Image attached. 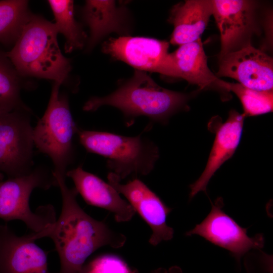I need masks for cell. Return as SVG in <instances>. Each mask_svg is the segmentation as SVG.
<instances>
[{
    "instance_id": "6da1fadb",
    "label": "cell",
    "mask_w": 273,
    "mask_h": 273,
    "mask_svg": "<svg viewBox=\"0 0 273 273\" xmlns=\"http://www.w3.org/2000/svg\"><path fill=\"white\" fill-rule=\"evenodd\" d=\"M59 187L62 200L60 215L47 230L46 237L53 241L59 256V273H82L87 258L105 246L122 247L126 237L116 232L104 222L87 214L76 200L78 194L69 188L66 175L53 173Z\"/></svg>"
},
{
    "instance_id": "7a4b0ae2",
    "label": "cell",
    "mask_w": 273,
    "mask_h": 273,
    "mask_svg": "<svg viewBox=\"0 0 273 273\" xmlns=\"http://www.w3.org/2000/svg\"><path fill=\"white\" fill-rule=\"evenodd\" d=\"M189 95L159 86L146 72L135 70L132 77L111 94L93 97L84 105L85 111H95L103 106L119 109L127 126L132 125L139 116L163 124L170 117L187 108Z\"/></svg>"
},
{
    "instance_id": "3957f363",
    "label": "cell",
    "mask_w": 273,
    "mask_h": 273,
    "mask_svg": "<svg viewBox=\"0 0 273 273\" xmlns=\"http://www.w3.org/2000/svg\"><path fill=\"white\" fill-rule=\"evenodd\" d=\"M54 23L30 15L7 56L19 75L53 80L62 84L71 69L61 53Z\"/></svg>"
},
{
    "instance_id": "277c9868",
    "label": "cell",
    "mask_w": 273,
    "mask_h": 273,
    "mask_svg": "<svg viewBox=\"0 0 273 273\" xmlns=\"http://www.w3.org/2000/svg\"><path fill=\"white\" fill-rule=\"evenodd\" d=\"M79 142L88 152L107 159V167L120 180L135 174H149L159 157L153 141L143 134L127 136L77 127Z\"/></svg>"
},
{
    "instance_id": "5b68a950",
    "label": "cell",
    "mask_w": 273,
    "mask_h": 273,
    "mask_svg": "<svg viewBox=\"0 0 273 273\" xmlns=\"http://www.w3.org/2000/svg\"><path fill=\"white\" fill-rule=\"evenodd\" d=\"M61 84L54 82L47 108L33 128V140L38 150L51 159L53 173L66 175L74 157L73 137L77 126L67 97L59 93Z\"/></svg>"
},
{
    "instance_id": "8992f818",
    "label": "cell",
    "mask_w": 273,
    "mask_h": 273,
    "mask_svg": "<svg viewBox=\"0 0 273 273\" xmlns=\"http://www.w3.org/2000/svg\"><path fill=\"white\" fill-rule=\"evenodd\" d=\"M52 186H57L53 173L50 174L42 168L4 181L0 180V218L6 221L21 220L34 233L46 230L56 221L54 207L50 205L40 206L33 212L29 201L34 189L47 190Z\"/></svg>"
},
{
    "instance_id": "52a82bcc",
    "label": "cell",
    "mask_w": 273,
    "mask_h": 273,
    "mask_svg": "<svg viewBox=\"0 0 273 273\" xmlns=\"http://www.w3.org/2000/svg\"><path fill=\"white\" fill-rule=\"evenodd\" d=\"M24 105L0 108V172L9 178L30 173L33 161V127Z\"/></svg>"
},
{
    "instance_id": "ba28073f",
    "label": "cell",
    "mask_w": 273,
    "mask_h": 273,
    "mask_svg": "<svg viewBox=\"0 0 273 273\" xmlns=\"http://www.w3.org/2000/svg\"><path fill=\"white\" fill-rule=\"evenodd\" d=\"M169 46L167 41L153 38L123 36L109 39L102 49L105 53L136 70L174 77Z\"/></svg>"
},
{
    "instance_id": "9c48e42d",
    "label": "cell",
    "mask_w": 273,
    "mask_h": 273,
    "mask_svg": "<svg viewBox=\"0 0 273 273\" xmlns=\"http://www.w3.org/2000/svg\"><path fill=\"white\" fill-rule=\"evenodd\" d=\"M211 209L206 217L186 235H198L211 243L229 251L240 263L241 257L252 249H260L264 246L262 234L253 237L247 235V229L239 225L222 209L223 199L211 202Z\"/></svg>"
},
{
    "instance_id": "30bf717a",
    "label": "cell",
    "mask_w": 273,
    "mask_h": 273,
    "mask_svg": "<svg viewBox=\"0 0 273 273\" xmlns=\"http://www.w3.org/2000/svg\"><path fill=\"white\" fill-rule=\"evenodd\" d=\"M107 178L109 184L127 199L134 211L151 229L152 233L149 240L150 244L156 246L163 241L172 239L174 230L166 223L167 216L172 209L154 192L138 178L122 184L111 172Z\"/></svg>"
},
{
    "instance_id": "8fae6325",
    "label": "cell",
    "mask_w": 273,
    "mask_h": 273,
    "mask_svg": "<svg viewBox=\"0 0 273 273\" xmlns=\"http://www.w3.org/2000/svg\"><path fill=\"white\" fill-rule=\"evenodd\" d=\"M215 75L234 78L255 90L272 92L273 60L250 43L220 58Z\"/></svg>"
},
{
    "instance_id": "7c38bea8",
    "label": "cell",
    "mask_w": 273,
    "mask_h": 273,
    "mask_svg": "<svg viewBox=\"0 0 273 273\" xmlns=\"http://www.w3.org/2000/svg\"><path fill=\"white\" fill-rule=\"evenodd\" d=\"M40 233L17 236L0 225V273H49L46 252L35 241Z\"/></svg>"
},
{
    "instance_id": "4fadbf2b",
    "label": "cell",
    "mask_w": 273,
    "mask_h": 273,
    "mask_svg": "<svg viewBox=\"0 0 273 273\" xmlns=\"http://www.w3.org/2000/svg\"><path fill=\"white\" fill-rule=\"evenodd\" d=\"M212 15L220 34L219 59L250 43L254 23V3L244 0H212Z\"/></svg>"
},
{
    "instance_id": "5bb4252c",
    "label": "cell",
    "mask_w": 273,
    "mask_h": 273,
    "mask_svg": "<svg viewBox=\"0 0 273 273\" xmlns=\"http://www.w3.org/2000/svg\"><path fill=\"white\" fill-rule=\"evenodd\" d=\"M66 176L72 179L75 189L87 204L109 211L117 222L129 221L134 216L133 207L111 185L81 166L67 171Z\"/></svg>"
},
{
    "instance_id": "9a60e30c",
    "label": "cell",
    "mask_w": 273,
    "mask_h": 273,
    "mask_svg": "<svg viewBox=\"0 0 273 273\" xmlns=\"http://www.w3.org/2000/svg\"><path fill=\"white\" fill-rule=\"evenodd\" d=\"M245 117L243 114L232 110L226 120L216 128L206 167L199 178L190 186V198L201 191L206 193L207 185L215 172L235 153L242 134Z\"/></svg>"
},
{
    "instance_id": "2e32d148",
    "label": "cell",
    "mask_w": 273,
    "mask_h": 273,
    "mask_svg": "<svg viewBox=\"0 0 273 273\" xmlns=\"http://www.w3.org/2000/svg\"><path fill=\"white\" fill-rule=\"evenodd\" d=\"M170 55L174 77L181 78L189 83L197 85L201 89L217 87L225 90V81L219 79L208 66L200 38L179 46Z\"/></svg>"
},
{
    "instance_id": "e0dca14e",
    "label": "cell",
    "mask_w": 273,
    "mask_h": 273,
    "mask_svg": "<svg viewBox=\"0 0 273 273\" xmlns=\"http://www.w3.org/2000/svg\"><path fill=\"white\" fill-rule=\"evenodd\" d=\"M211 15L210 0H188L174 6L170 17L174 27L170 42L181 46L200 38Z\"/></svg>"
},
{
    "instance_id": "ac0fdd59",
    "label": "cell",
    "mask_w": 273,
    "mask_h": 273,
    "mask_svg": "<svg viewBox=\"0 0 273 273\" xmlns=\"http://www.w3.org/2000/svg\"><path fill=\"white\" fill-rule=\"evenodd\" d=\"M124 10L113 1H87L83 10V18L90 29L87 50L112 32H121Z\"/></svg>"
},
{
    "instance_id": "d6986e66",
    "label": "cell",
    "mask_w": 273,
    "mask_h": 273,
    "mask_svg": "<svg viewBox=\"0 0 273 273\" xmlns=\"http://www.w3.org/2000/svg\"><path fill=\"white\" fill-rule=\"evenodd\" d=\"M48 3L54 14L55 25L58 33L66 39L65 52L81 48L86 34L76 22L73 14V2L70 0H50Z\"/></svg>"
},
{
    "instance_id": "ffe728a7",
    "label": "cell",
    "mask_w": 273,
    "mask_h": 273,
    "mask_svg": "<svg viewBox=\"0 0 273 273\" xmlns=\"http://www.w3.org/2000/svg\"><path fill=\"white\" fill-rule=\"evenodd\" d=\"M30 15L26 1H0V43H15Z\"/></svg>"
},
{
    "instance_id": "44dd1931",
    "label": "cell",
    "mask_w": 273,
    "mask_h": 273,
    "mask_svg": "<svg viewBox=\"0 0 273 273\" xmlns=\"http://www.w3.org/2000/svg\"><path fill=\"white\" fill-rule=\"evenodd\" d=\"M19 75L7 53L0 50V108L24 105L20 97Z\"/></svg>"
},
{
    "instance_id": "7402d4cb",
    "label": "cell",
    "mask_w": 273,
    "mask_h": 273,
    "mask_svg": "<svg viewBox=\"0 0 273 273\" xmlns=\"http://www.w3.org/2000/svg\"><path fill=\"white\" fill-rule=\"evenodd\" d=\"M227 92H233L238 97L242 105L243 115L257 116L272 111L273 92H261L246 87L239 83L225 81Z\"/></svg>"
},
{
    "instance_id": "603a6c76",
    "label": "cell",
    "mask_w": 273,
    "mask_h": 273,
    "mask_svg": "<svg viewBox=\"0 0 273 273\" xmlns=\"http://www.w3.org/2000/svg\"><path fill=\"white\" fill-rule=\"evenodd\" d=\"M82 273H134L121 258L112 255L99 256L83 266Z\"/></svg>"
},
{
    "instance_id": "cb8c5ba5",
    "label": "cell",
    "mask_w": 273,
    "mask_h": 273,
    "mask_svg": "<svg viewBox=\"0 0 273 273\" xmlns=\"http://www.w3.org/2000/svg\"><path fill=\"white\" fill-rule=\"evenodd\" d=\"M151 273H167V271L163 268H158L152 271Z\"/></svg>"
},
{
    "instance_id": "d4e9b609",
    "label": "cell",
    "mask_w": 273,
    "mask_h": 273,
    "mask_svg": "<svg viewBox=\"0 0 273 273\" xmlns=\"http://www.w3.org/2000/svg\"><path fill=\"white\" fill-rule=\"evenodd\" d=\"M171 273H179L178 268L175 269V268H173V269L171 270Z\"/></svg>"
},
{
    "instance_id": "484cf974",
    "label": "cell",
    "mask_w": 273,
    "mask_h": 273,
    "mask_svg": "<svg viewBox=\"0 0 273 273\" xmlns=\"http://www.w3.org/2000/svg\"><path fill=\"white\" fill-rule=\"evenodd\" d=\"M0 180H2L1 175H0Z\"/></svg>"
}]
</instances>
